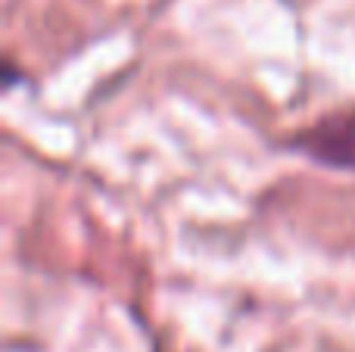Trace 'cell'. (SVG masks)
Instances as JSON below:
<instances>
[{
	"label": "cell",
	"instance_id": "obj_1",
	"mask_svg": "<svg viewBox=\"0 0 355 352\" xmlns=\"http://www.w3.org/2000/svg\"><path fill=\"white\" fill-rule=\"evenodd\" d=\"M296 153L337 172H355V106L318 118L293 141Z\"/></svg>",
	"mask_w": 355,
	"mask_h": 352
}]
</instances>
